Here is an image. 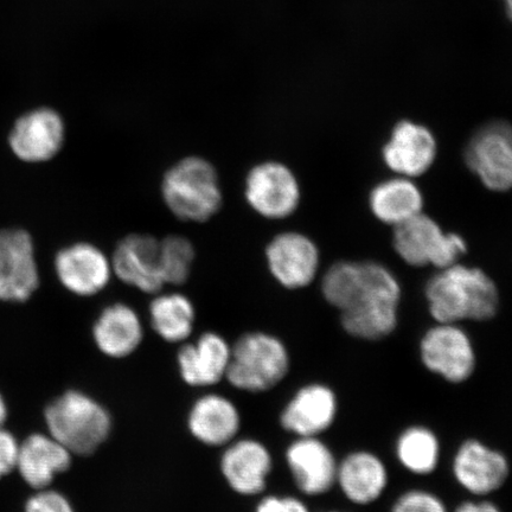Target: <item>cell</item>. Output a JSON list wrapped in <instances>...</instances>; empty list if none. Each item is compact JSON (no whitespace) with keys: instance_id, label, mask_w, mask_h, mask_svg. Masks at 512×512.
I'll return each mask as SVG.
<instances>
[{"instance_id":"cell-1","label":"cell","mask_w":512,"mask_h":512,"mask_svg":"<svg viewBox=\"0 0 512 512\" xmlns=\"http://www.w3.org/2000/svg\"><path fill=\"white\" fill-rule=\"evenodd\" d=\"M322 292L341 311L343 329L351 337L380 341L398 328L401 285L379 262H337L326 271Z\"/></svg>"},{"instance_id":"cell-2","label":"cell","mask_w":512,"mask_h":512,"mask_svg":"<svg viewBox=\"0 0 512 512\" xmlns=\"http://www.w3.org/2000/svg\"><path fill=\"white\" fill-rule=\"evenodd\" d=\"M425 296L435 323L485 322L497 315L501 304L494 279L482 268L459 262L434 274Z\"/></svg>"},{"instance_id":"cell-3","label":"cell","mask_w":512,"mask_h":512,"mask_svg":"<svg viewBox=\"0 0 512 512\" xmlns=\"http://www.w3.org/2000/svg\"><path fill=\"white\" fill-rule=\"evenodd\" d=\"M48 433L73 456H91L110 437L112 418L91 396L69 390L44 412Z\"/></svg>"},{"instance_id":"cell-4","label":"cell","mask_w":512,"mask_h":512,"mask_svg":"<svg viewBox=\"0 0 512 512\" xmlns=\"http://www.w3.org/2000/svg\"><path fill=\"white\" fill-rule=\"evenodd\" d=\"M162 192L178 219L204 222L220 210L222 191L214 166L200 157L181 160L166 172Z\"/></svg>"},{"instance_id":"cell-5","label":"cell","mask_w":512,"mask_h":512,"mask_svg":"<svg viewBox=\"0 0 512 512\" xmlns=\"http://www.w3.org/2000/svg\"><path fill=\"white\" fill-rule=\"evenodd\" d=\"M290 355L279 338L264 332L243 335L232 347L226 379L248 393H265L290 371Z\"/></svg>"},{"instance_id":"cell-6","label":"cell","mask_w":512,"mask_h":512,"mask_svg":"<svg viewBox=\"0 0 512 512\" xmlns=\"http://www.w3.org/2000/svg\"><path fill=\"white\" fill-rule=\"evenodd\" d=\"M393 247L407 265L434 266L438 270L458 264L467 252L462 235L444 232L437 221L424 213L394 228Z\"/></svg>"},{"instance_id":"cell-7","label":"cell","mask_w":512,"mask_h":512,"mask_svg":"<svg viewBox=\"0 0 512 512\" xmlns=\"http://www.w3.org/2000/svg\"><path fill=\"white\" fill-rule=\"evenodd\" d=\"M419 350L424 367L446 382L464 383L475 374V345L459 324H435L422 336Z\"/></svg>"},{"instance_id":"cell-8","label":"cell","mask_w":512,"mask_h":512,"mask_svg":"<svg viewBox=\"0 0 512 512\" xmlns=\"http://www.w3.org/2000/svg\"><path fill=\"white\" fill-rule=\"evenodd\" d=\"M465 163L486 189H512V127L505 123L485 125L465 149Z\"/></svg>"},{"instance_id":"cell-9","label":"cell","mask_w":512,"mask_h":512,"mask_svg":"<svg viewBox=\"0 0 512 512\" xmlns=\"http://www.w3.org/2000/svg\"><path fill=\"white\" fill-rule=\"evenodd\" d=\"M40 286L34 241L23 229L0 230V302H27Z\"/></svg>"},{"instance_id":"cell-10","label":"cell","mask_w":512,"mask_h":512,"mask_svg":"<svg viewBox=\"0 0 512 512\" xmlns=\"http://www.w3.org/2000/svg\"><path fill=\"white\" fill-rule=\"evenodd\" d=\"M452 475L469 494L486 497L503 488L510 476V463L501 451L477 439H467L452 460Z\"/></svg>"},{"instance_id":"cell-11","label":"cell","mask_w":512,"mask_h":512,"mask_svg":"<svg viewBox=\"0 0 512 512\" xmlns=\"http://www.w3.org/2000/svg\"><path fill=\"white\" fill-rule=\"evenodd\" d=\"M246 197L261 216L272 220L285 219L299 206L298 179L284 164L262 163L247 176Z\"/></svg>"},{"instance_id":"cell-12","label":"cell","mask_w":512,"mask_h":512,"mask_svg":"<svg viewBox=\"0 0 512 512\" xmlns=\"http://www.w3.org/2000/svg\"><path fill=\"white\" fill-rule=\"evenodd\" d=\"M438 156V142L425 125L399 121L382 147L384 165L396 176L416 178L430 171Z\"/></svg>"},{"instance_id":"cell-13","label":"cell","mask_w":512,"mask_h":512,"mask_svg":"<svg viewBox=\"0 0 512 512\" xmlns=\"http://www.w3.org/2000/svg\"><path fill=\"white\" fill-rule=\"evenodd\" d=\"M66 138L61 115L51 108H36L16 120L9 144L14 155L27 163H43L59 153Z\"/></svg>"},{"instance_id":"cell-14","label":"cell","mask_w":512,"mask_h":512,"mask_svg":"<svg viewBox=\"0 0 512 512\" xmlns=\"http://www.w3.org/2000/svg\"><path fill=\"white\" fill-rule=\"evenodd\" d=\"M286 462L297 488L307 496H322L336 485L338 462L318 437L297 438L288 446Z\"/></svg>"},{"instance_id":"cell-15","label":"cell","mask_w":512,"mask_h":512,"mask_svg":"<svg viewBox=\"0 0 512 512\" xmlns=\"http://www.w3.org/2000/svg\"><path fill=\"white\" fill-rule=\"evenodd\" d=\"M338 412L337 396L323 383L300 388L280 415L284 430L298 438L319 437L334 425Z\"/></svg>"},{"instance_id":"cell-16","label":"cell","mask_w":512,"mask_h":512,"mask_svg":"<svg viewBox=\"0 0 512 512\" xmlns=\"http://www.w3.org/2000/svg\"><path fill=\"white\" fill-rule=\"evenodd\" d=\"M268 267L273 277L290 290L309 286L319 268L316 243L299 233H284L267 247Z\"/></svg>"},{"instance_id":"cell-17","label":"cell","mask_w":512,"mask_h":512,"mask_svg":"<svg viewBox=\"0 0 512 512\" xmlns=\"http://www.w3.org/2000/svg\"><path fill=\"white\" fill-rule=\"evenodd\" d=\"M221 458V472L236 494L256 496L264 492L272 472V454L254 439L232 441Z\"/></svg>"},{"instance_id":"cell-18","label":"cell","mask_w":512,"mask_h":512,"mask_svg":"<svg viewBox=\"0 0 512 512\" xmlns=\"http://www.w3.org/2000/svg\"><path fill=\"white\" fill-rule=\"evenodd\" d=\"M55 268L61 284L81 297L94 296L111 279V264L106 255L85 242L62 249L56 255Z\"/></svg>"},{"instance_id":"cell-19","label":"cell","mask_w":512,"mask_h":512,"mask_svg":"<svg viewBox=\"0 0 512 512\" xmlns=\"http://www.w3.org/2000/svg\"><path fill=\"white\" fill-rule=\"evenodd\" d=\"M113 270L125 284L145 293L164 286L160 271V242L149 235H131L121 241L113 256Z\"/></svg>"},{"instance_id":"cell-20","label":"cell","mask_w":512,"mask_h":512,"mask_svg":"<svg viewBox=\"0 0 512 512\" xmlns=\"http://www.w3.org/2000/svg\"><path fill=\"white\" fill-rule=\"evenodd\" d=\"M72 462L73 454L49 433H35L19 444L16 469L24 482L38 491L48 489Z\"/></svg>"},{"instance_id":"cell-21","label":"cell","mask_w":512,"mask_h":512,"mask_svg":"<svg viewBox=\"0 0 512 512\" xmlns=\"http://www.w3.org/2000/svg\"><path fill=\"white\" fill-rule=\"evenodd\" d=\"M389 483L386 464L370 451H354L338 462L336 485L349 502L370 505L380 499Z\"/></svg>"},{"instance_id":"cell-22","label":"cell","mask_w":512,"mask_h":512,"mask_svg":"<svg viewBox=\"0 0 512 512\" xmlns=\"http://www.w3.org/2000/svg\"><path fill=\"white\" fill-rule=\"evenodd\" d=\"M232 347L219 334L207 332L178 351L179 373L191 387H211L226 379Z\"/></svg>"},{"instance_id":"cell-23","label":"cell","mask_w":512,"mask_h":512,"mask_svg":"<svg viewBox=\"0 0 512 512\" xmlns=\"http://www.w3.org/2000/svg\"><path fill=\"white\" fill-rule=\"evenodd\" d=\"M189 431L200 443L219 447L235 440L241 427L238 407L226 396L208 394L198 399L192 406Z\"/></svg>"},{"instance_id":"cell-24","label":"cell","mask_w":512,"mask_h":512,"mask_svg":"<svg viewBox=\"0 0 512 512\" xmlns=\"http://www.w3.org/2000/svg\"><path fill=\"white\" fill-rule=\"evenodd\" d=\"M93 337L102 354L125 358L143 342L144 330L138 313L126 304L106 307L94 324Z\"/></svg>"},{"instance_id":"cell-25","label":"cell","mask_w":512,"mask_h":512,"mask_svg":"<svg viewBox=\"0 0 512 512\" xmlns=\"http://www.w3.org/2000/svg\"><path fill=\"white\" fill-rule=\"evenodd\" d=\"M424 206V195L412 178H388L376 184L369 195L371 213L394 228L424 213Z\"/></svg>"},{"instance_id":"cell-26","label":"cell","mask_w":512,"mask_h":512,"mask_svg":"<svg viewBox=\"0 0 512 512\" xmlns=\"http://www.w3.org/2000/svg\"><path fill=\"white\" fill-rule=\"evenodd\" d=\"M395 454L408 472L416 476H430L440 462L438 435L425 426L408 427L396 440Z\"/></svg>"},{"instance_id":"cell-27","label":"cell","mask_w":512,"mask_h":512,"mask_svg":"<svg viewBox=\"0 0 512 512\" xmlns=\"http://www.w3.org/2000/svg\"><path fill=\"white\" fill-rule=\"evenodd\" d=\"M195 307L182 294H164L150 305L153 330L165 342L182 343L192 334L195 324Z\"/></svg>"},{"instance_id":"cell-28","label":"cell","mask_w":512,"mask_h":512,"mask_svg":"<svg viewBox=\"0 0 512 512\" xmlns=\"http://www.w3.org/2000/svg\"><path fill=\"white\" fill-rule=\"evenodd\" d=\"M195 252L188 239L169 236L160 242V271L165 284L181 285L189 278Z\"/></svg>"},{"instance_id":"cell-29","label":"cell","mask_w":512,"mask_h":512,"mask_svg":"<svg viewBox=\"0 0 512 512\" xmlns=\"http://www.w3.org/2000/svg\"><path fill=\"white\" fill-rule=\"evenodd\" d=\"M390 512H448L445 502L434 492L412 489L396 499Z\"/></svg>"},{"instance_id":"cell-30","label":"cell","mask_w":512,"mask_h":512,"mask_svg":"<svg viewBox=\"0 0 512 512\" xmlns=\"http://www.w3.org/2000/svg\"><path fill=\"white\" fill-rule=\"evenodd\" d=\"M24 512H75L69 499L61 492L43 489L28 499Z\"/></svg>"},{"instance_id":"cell-31","label":"cell","mask_w":512,"mask_h":512,"mask_svg":"<svg viewBox=\"0 0 512 512\" xmlns=\"http://www.w3.org/2000/svg\"><path fill=\"white\" fill-rule=\"evenodd\" d=\"M19 443L14 434L0 427V479L16 470Z\"/></svg>"},{"instance_id":"cell-32","label":"cell","mask_w":512,"mask_h":512,"mask_svg":"<svg viewBox=\"0 0 512 512\" xmlns=\"http://www.w3.org/2000/svg\"><path fill=\"white\" fill-rule=\"evenodd\" d=\"M255 512H310L299 498L268 496L262 499Z\"/></svg>"},{"instance_id":"cell-33","label":"cell","mask_w":512,"mask_h":512,"mask_svg":"<svg viewBox=\"0 0 512 512\" xmlns=\"http://www.w3.org/2000/svg\"><path fill=\"white\" fill-rule=\"evenodd\" d=\"M454 512H502L495 503L478 499V501H465L458 505Z\"/></svg>"},{"instance_id":"cell-34","label":"cell","mask_w":512,"mask_h":512,"mask_svg":"<svg viewBox=\"0 0 512 512\" xmlns=\"http://www.w3.org/2000/svg\"><path fill=\"white\" fill-rule=\"evenodd\" d=\"M6 419H8V406H6L3 395L0 394V427H3Z\"/></svg>"},{"instance_id":"cell-35","label":"cell","mask_w":512,"mask_h":512,"mask_svg":"<svg viewBox=\"0 0 512 512\" xmlns=\"http://www.w3.org/2000/svg\"><path fill=\"white\" fill-rule=\"evenodd\" d=\"M505 8H507L508 16L512 21V0H504Z\"/></svg>"},{"instance_id":"cell-36","label":"cell","mask_w":512,"mask_h":512,"mask_svg":"<svg viewBox=\"0 0 512 512\" xmlns=\"http://www.w3.org/2000/svg\"><path fill=\"white\" fill-rule=\"evenodd\" d=\"M328 512H342V511H328Z\"/></svg>"}]
</instances>
